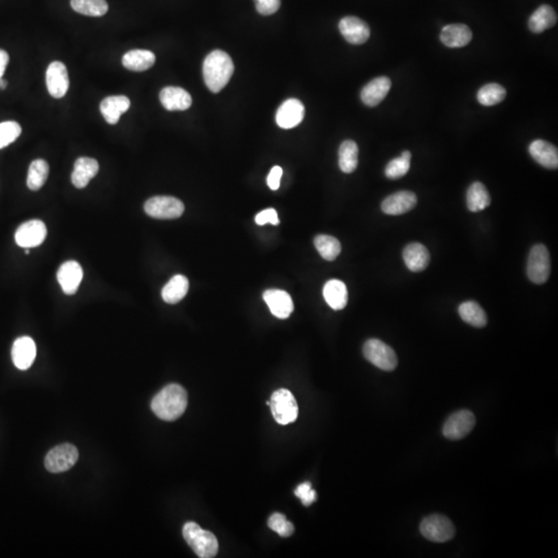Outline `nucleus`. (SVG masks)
<instances>
[{
	"instance_id": "37998d69",
	"label": "nucleus",
	"mask_w": 558,
	"mask_h": 558,
	"mask_svg": "<svg viewBox=\"0 0 558 558\" xmlns=\"http://www.w3.org/2000/svg\"><path fill=\"white\" fill-rule=\"evenodd\" d=\"M283 176V169L281 167L275 166L268 175L267 184L272 191H277L281 186V179Z\"/></svg>"
},
{
	"instance_id": "39448f33",
	"label": "nucleus",
	"mask_w": 558,
	"mask_h": 558,
	"mask_svg": "<svg viewBox=\"0 0 558 558\" xmlns=\"http://www.w3.org/2000/svg\"><path fill=\"white\" fill-rule=\"evenodd\" d=\"M364 357L384 372H393L398 365V359L392 347L380 339L366 341L363 347Z\"/></svg>"
},
{
	"instance_id": "c756f323",
	"label": "nucleus",
	"mask_w": 558,
	"mask_h": 558,
	"mask_svg": "<svg viewBox=\"0 0 558 558\" xmlns=\"http://www.w3.org/2000/svg\"><path fill=\"white\" fill-rule=\"evenodd\" d=\"M490 202L491 199L489 193L483 183L475 182L469 186L466 195L467 208L469 211H482L489 207Z\"/></svg>"
},
{
	"instance_id": "f03ea898",
	"label": "nucleus",
	"mask_w": 558,
	"mask_h": 558,
	"mask_svg": "<svg viewBox=\"0 0 558 558\" xmlns=\"http://www.w3.org/2000/svg\"><path fill=\"white\" fill-rule=\"evenodd\" d=\"M234 74V63L230 55L222 50L208 54L204 61V81L210 92L217 94L226 87Z\"/></svg>"
},
{
	"instance_id": "72a5a7b5",
	"label": "nucleus",
	"mask_w": 558,
	"mask_h": 558,
	"mask_svg": "<svg viewBox=\"0 0 558 558\" xmlns=\"http://www.w3.org/2000/svg\"><path fill=\"white\" fill-rule=\"evenodd\" d=\"M49 176V164L46 160H36L30 164L28 170V186L30 191H36L42 189Z\"/></svg>"
},
{
	"instance_id": "2eb2a0df",
	"label": "nucleus",
	"mask_w": 558,
	"mask_h": 558,
	"mask_svg": "<svg viewBox=\"0 0 558 558\" xmlns=\"http://www.w3.org/2000/svg\"><path fill=\"white\" fill-rule=\"evenodd\" d=\"M339 30L347 42L352 45H362L370 36V28L366 22L353 16L343 18L339 22Z\"/></svg>"
},
{
	"instance_id": "a18cd8bd",
	"label": "nucleus",
	"mask_w": 558,
	"mask_h": 558,
	"mask_svg": "<svg viewBox=\"0 0 558 558\" xmlns=\"http://www.w3.org/2000/svg\"><path fill=\"white\" fill-rule=\"evenodd\" d=\"M8 82L5 79L0 80V89L3 90L7 88Z\"/></svg>"
},
{
	"instance_id": "cd10ccee",
	"label": "nucleus",
	"mask_w": 558,
	"mask_h": 558,
	"mask_svg": "<svg viewBox=\"0 0 558 558\" xmlns=\"http://www.w3.org/2000/svg\"><path fill=\"white\" fill-rule=\"evenodd\" d=\"M155 55L148 50H131L125 53L122 65L125 69L133 72H144L153 67Z\"/></svg>"
},
{
	"instance_id": "c9c22d12",
	"label": "nucleus",
	"mask_w": 558,
	"mask_h": 558,
	"mask_svg": "<svg viewBox=\"0 0 558 558\" xmlns=\"http://www.w3.org/2000/svg\"><path fill=\"white\" fill-rule=\"evenodd\" d=\"M506 92L502 85L490 83L483 86L477 92V102L483 106H495L506 98Z\"/></svg>"
},
{
	"instance_id": "ddd939ff",
	"label": "nucleus",
	"mask_w": 558,
	"mask_h": 558,
	"mask_svg": "<svg viewBox=\"0 0 558 558\" xmlns=\"http://www.w3.org/2000/svg\"><path fill=\"white\" fill-rule=\"evenodd\" d=\"M305 116L304 105L297 98H290L286 100L276 113V123L283 129H293L297 127Z\"/></svg>"
},
{
	"instance_id": "6ab92c4d",
	"label": "nucleus",
	"mask_w": 558,
	"mask_h": 558,
	"mask_svg": "<svg viewBox=\"0 0 558 558\" xmlns=\"http://www.w3.org/2000/svg\"><path fill=\"white\" fill-rule=\"evenodd\" d=\"M528 151L531 158L544 168L552 170L558 168L557 148L549 142L545 140H535L529 145Z\"/></svg>"
},
{
	"instance_id": "20e7f679",
	"label": "nucleus",
	"mask_w": 558,
	"mask_h": 558,
	"mask_svg": "<svg viewBox=\"0 0 558 558\" xmlns=\"http://www.w3.org/2000/svg\"><path fill=\"white\" fill-rule=\"evenodd\" d=\"M269 407L274 419L281 425L293 423L298 418V405L294 395L288 389H279L271 395Z\"/></svg>"
},
{
	"instance_id": "f704fd0d",
	"label": "nucleus",
	"mask_w": 558,
	"mask_h": 558,
	"mask_svg": "<svg viewBox=\"0 0 558 558\" xmlns=\"http://www.w3.org/2000/svg\"><path fill=\"white\" fill-rule=\"evenodd\" d=\"M314 246L326 261H334L341 251V244L335 237L319 235L314 238Z\"/></svg>"
},
{
	"instance_id": "aec40b11",
	"label": "nucleus",
	"mask_w": 558,
	"mask_h": 558,
	"mask_svg": "<svg viewBox=\"0 0 558 558\" xmlns=\"http://www.w3.org/2000/svg\"><path fill=\"white\" fill-rule=\"evenodd\" d=\"M160 100L162 107L168 111H185L193 104L191 94L186 90L172 86L160 92Z\"/></svg>"
},
{
	"instance_id": "0eeeda50",
	"label": "nucleus",
	"mask_w": 558,
	"mask_h": 558,
	"mask_svg": "<svg viewBox=\"0 0 558 558\" xmlns=\"http://www.w3.org/2000/svg\"><path fill=\"white\" fill-rule=\"evenodd\" d=\"M424 537L434 543H444L454 537L455 526L450 519L442 515L426 517L420 525Z\"/></svg>"
},
{
	"instance_id": "a878e982",
	"label": "nucleus",
	"mask_w": 558,
	"mask_h": 558,
	"mask_svg": "<svg viewBox=\"0 0 558 558\" xmlns=\"http://www.w3.org/2000/svg\"><path fill=\"white\" fill-rule=\"evenodd\" d=\"M323 295L327 304L332 310H341L347 306L349 296H347V286L339 279H331L325 285Z\"/></svg>"
},
{
	"instance_id": "9b49d317",
	"label": "nucleus",
	"mask_w": 558,
	"mask_h": 558,
	"mask_svg": "<svg viewBox=\"0 0 558 558\" xmlns=\"http://www.w3.org/2000/svg\"><path fill=\"white\" fill-rule=\"evenodd\" d=\"M47 237L46 224L42 220L34 219L24 222L16 232V242L23 248H32L44 242Z\"/></svg>"
},
{
	"instance_id": "f257e3e1",
	"label": "nucleus",
	"mask_w": 558,
	"mask_h": 558,
	"mask_svg": "<svg viewBox=\"0 0 558 558\" xmlns=\"http://www.w3.org/2000/svg\"><path fill=\"white\" fill-rule=\"evenodd\" d=\"M187 407V393L180 385L164 387L152 399L151 409L156 417L164 421H175L184 414Z\"/></svg>"
},
{
	"instance_id": "6e6552de",
	"label": "nucleus",
	"mask_w": 558,
	"mask_h": 558,
	"mask_svg": "<svg viewBox=\"0 0 558 558\" xmlns=\"http://www.w3.org/2000/svg\"><path fill=\"white\" fill-rule=\"evenodd\" d=\"M147 215L158 219H175L180 217L184 212V205L180 200L174 197H153L144 205Z\"/></svg>"
},
{
	"instance_id": "393cba45",
	"label": "nucleus",
	"mask_w": 558,
	"mask_h": 558,
	"mask_svg": "<svg viewBox=\"0 0 558 558\" xmlns=\"http://www.w3.org/2000/svg\"><path fill=\"white\" fill-rule=\"evenodd\" d=\"M403 259L411 272H421L429 265V251L423 244L411 243L403 250Z\"/></svg>"
},
{
	"instance_id": "7c9ffc66",
	"label": "nucleus",
	"mask_w": 558,
	"mask_h": 558,
	"mask_svg": "<svg viewBox=\"0 0 558 558\" xmlns=\"http://www.w3.org/2000/svg\"><path fill=\"white\" fill-rule=\"evenodd\" d=\"M358 154H359V148H358L356 142L352 140H347L343 142L341 147H339V168L345 174H351L358 167Z\"/></svg>"
},
{
	"instance_id": "f8f14e48",
	"label": "nucleus",
	"mask_w": 558,
	"mask_h": 558,
	"mask_svg": "<svg viewBox=\"0 0 558 558\" xmlns=\"http://www.w3.org/2000/svg\"><path fill=\"white\" fill-rule=\"evenodd\" d=\"M46 83L49 94L52 98H63L69 87L67 67L61 61L51 63L47 69Z\"/></svg>"
},
{
	"instance_id": "412c9836",
	"label": "nucleus",
	"mask_w": 558,
	"mask_h": 558,
	"mask_svg": "<svg viewBox=\"0 0 558 558\" xmlns=\"http://www.w3.org/2000/svg\"><path fill=\"white\" fill-rule=\"evenodd\" d=\"M391 89V81L387 77H378L364 86L361 100L367 107H376L386 98Z\"/></svg>"
},
{
	"instance_id": "2f4dec72",
	"label": "nucleus",
	"mask_w": 558,
	"mask_h": 558,
	"mask_svg": "<svg viewBox=\"0 0 558 558\" xmlns=\"http://www.w3.org/2000/svg\"><path fill=\"white\" fill-rule=\"evenodd\" d=\"M458 312L460 318L471 326L483 328L487 325L486 312L477 302L467 301L460 304Z\"/></svg>"
},
{
	"instance_id": "a19ab883",
	"label": "nucleus",
	"mask_w": 558,
	"mask_h": 558,
	"mask_svg": "<svg viewBox=\"0 0 558 558\" xmlns=\"http://www.w3.org/2000/svg\"><path fill=\"white\" fill-rule=\"evenodd\" d=\"M255 3L257 11L263 16L273 15L281 8V0H255Z\"/></svg>"
},
{
	"instance_id": "4c0bfd02",
	"label": "nucleus",
	"mask_w": 558,
	"mask_h": 558,
	"mask_svg": "<svg viewBox=\"0 0 558 558\" xmlns=\"http://www.w3.org/2000/svg\"><path fill=\"white\" fill-rule=\"evenodd\" d=\"M22 129L15 121L0 123V149L14 143L21 135Z\"/></svg>"
},
{
	"instance_id": "bb28decb",
	"label": "nucleus",
	"mask_w": 558,
	"mask_h": 558,
	"mask_svg": "<svg viewBox=\"0 0 558 558\" xmlns=\"http://www.w3.org/2000/svg\"><path fill=\"white\" fill-rule=\"evenodd\" d=\"M557 23V15L553 8L543 5L535 10L528 20V28L533 34H541Z\"/></svg>"
},
{
	"instance_id": "c85d7f7f",
	"label": "nucleus",
	"mask_w": 558,
	"mask_h": 558,
	"mask_svg": "<svg viewBox=\"0 0 558 558\" xmlns=\"http://www.w3.org/2000/svg\"><path fill=\"white\" fill-rule=\"evenodd\" d=\"M189 288V279L184 275L173 276L162 289V299L166 303H178L186 296Z\"/></svg>"
},
{
	"instance_id": "f3484780",
	"label": "nucleus",
	"mask_w": 558,
	"mask_h": 558,
	"mask_svg": "<svg viewBox=\"0 0 558 558\" xmlns=\"http://www.w3.org/2000/svg\"><path fill=\"white\" fill-rule=\"evenodd\" d=\"M36 357V345L34 339L28 336L16 339L12 349V359L18 369L28 370L32 367Z\"/></svg>"
},
{
	"instance_id": "423d86ee",
	"label": "nucleus",
	"mask_w": 558,
	"mask_h": 558,
	"mask_svg": "<svg viewBox=\"0 0 558 558\" xmlns=\"http://www.w3.org/2000/svg\"><path fill=\"white\" fill-rule=\"evenodd\" d=\"M551 272V259L547 247L537 244L531 248L527 261V276L535 285H543Z\"/></svg>"
},
{
	"instance_id": "ea45409f",
	"label": "nucleus",
	"mask_w": 558,
	"mask_h": 558,
	"mask_svg": "<svg viewBox=\"0 0 558 558\" xmlns=\"http://www.w3.org/2000/svg\"><path fill=\"white\" fill-rule=\"evenodd\" d=\"M295 495L300 498L302 504L306 506H310L316 500V492L312 489V484L310 482L300 484L295 489Z\"/></svg>"
},
{
	"instance_id": "4468645a",
	"label": "nucleus",
	"mask_w": 558,
	"mask_h": 558,
	"mask_svg": "<svg viewBox=\"0 0 558 558\" xmlns=\"http://www.w3.org/2000/svg\"><path fill=\"white\" fill-rule=\"evenodd\" d=\"M82 279H83V269L78 261H65L57 272V281L63 293L67 295H74L78 291Z\"/></svg>"
},
{
	"instance_id": "79ce46f5",
	"label": "nucleus",
	"mask_w": 558,
	"mask_h": 558,
	"mask_svg": "<svg viewBox=\"0 0 558 558\" xmlns=\"http://www.w3.org/2000/svg\"><path fill=\"white\" fill-rule=\"evenodd\" d=\"M255 222L259 226H264L266 224H271L273 226H277L279 224V219H278L277 212H276L275 209L273 208H270V209L264 210V211L259 212L257 213V215L255 216Z\"/></svg>"
},
{
	"instance_id": "7ed1b4c3",
	"label": "nucleus",
	"mask_w": 558,
	"mask_h": 558,
	"mask_svg": "<svg viewBox=\"0 0 558 558\" xmlns=\"http://www.w3.org/2000/svg\"><path fill=\"white\" fill-rule=\"evenodd\" d=\"M182 533L186 543L199 557H215L218 552V541L213 533L205 530L195 522L185 523Z\"/></svg>"
},
{
	"instance_id": "dca6fc26",
	"label": "nucleus",
	"mask_w": 558,
	"mask_h": 558,
	"mask_svg": "<svg viewBox=\"0 0 558 558\" xmlns=\"http://www.w3.org/2000/svg\"><path fill=\"white\" fill-rule=\"evenodd\" d=\"M417 202V195L411 191H398L383 201L382 210L388 215H401L413 210Z\"/></svg>"
},
{
	"instance_id": "473e14b6",
	"label": "nucleus",
	"mask_w": 558,
	"mask_h": 558,
	"mask_svg": "<svg viewBox=\"0 0 558 558\" xmlns=\"http://www.w3.org/2000/svg\"><path fill=\"white\" fill-rule=\"evenodd\" d=\"M74 11L89 17H102L109 10L106 0H71Z\"/></svg>"
},
{
	"instance_id": "b1692460",
	"label": "nucleus",
	"mask_w": 558,
	"mask_h": 558,
	"mask_svg": "<svg viewBox=\"0 0 558 558\" xmlns=\"http://www.w3.org/2000/svg\"><path fill=\"white\" fill-rule=\"evenodd\" d=\"M131 107V100L125 96H108L100 103V112L109 125H116L121 115Z\"/></svg>"
},
{
	"instance_id": "1a4fd4ad",
	"label": "nucleus",
	"mask_w": 558,
	"mask_h": 558,
	"mask_svg": "<svg viewBox=\"0 0 558 558\" xmlns=\"http://www.w3.org/2000/svg\"><path fill=\"white\" fill-rule=\"evenodd\" d=\"M78 459L79 451L74 444H59L47 454L45 458V467L50 473H65L77 463Z\"/></svg>"
},
{
	"instance_id": "9d476101",
	"label": "nucleus",
	"mask_w": 558,
	"mask_h": 558,
	"mask_svg": "<svg viewBox=\"0 0 558 558\" xmlns=\"http://www.w3.org/2000/svg\"><path fill=\"white\" fill-rule=\"evenodd\" d=\"M475 425V417L471 411L462 409L453 414L442 428L444 438L459 440L471 433Z\"/></svg>"
},
{
	"instance_id": "c03bdc74",
	"label": "nucleus",
	"mask_w": 558,
	"mask_h": 558,
	"mask_svg": "<svg viewBox=\"0 0 558 558\" xmlns=\"http://www.w3.org/2000/svg\"><path fill=\"white\" fill-rule=\"evenodd\" d=\"M9 61L10 57L8 52L0 49V80L3 79V75H5L6 69L9 65Z\"/></svg>"
},
{
	"instance_id": "a211bd4d",
	"label": "nucleus",
	"mask_w": 558,
	"mask_h": 558,
	"mask_svg": "<svg viewBox=\"0 0 558 558\" xmlns=\"http://www.w3.org/2000/svg\"><path fill=\"white\" fill-rule=\"evenodd\" d=\"M263 298L269 306L270 312L276 318L285 320L293 312V300L287 292L281 290H268L264 293Z\"/></svg>"
},
{
	"instance_id": "e433bc0d",
	"label": "nucleus",
	"mask_w": 558,
	"mask_h": 558,
	"mask_svg": "<svg viewBox=\"0 0 558 558\" xmlns=\"http://www.w3.org/2000/svg\"><path fill=\"white\" fill-rule=\"evenodd\" d=\"M411 153L409 151H403L400 158L391 160L386 167L385 174L389 179H399L409 173L411 168Z\"/></svg>"
},
{
	"instance_id": "5701e85b",
	"label": "nucleus",
	"mask_w": 558,
	"mask_h": 558,
	"mask_svg": "<svg viewBox=\"0 0 558 558\" xmlns=\"http://www.w3.org/2000/svg\"><path fill=\"white\" fill-rule=\"evenodd\" d=\"M100 170L98 160L90 158H79L76 160L74 172L72 174V182L77 189L87 186L94 177Z\"/></svg>"
},
{
	"instance_id": "4be33fe9",
	"label": "nucleus",
	"mask_w": 558,
	"mask_h": 558,
	"mask_svg": "<svg viewBox=\"0 0 558 558\" xmlns=\"http://www.w3.org/2000/svg\"><path fill=\"white\" fill-rule=\"evenodd\" d=\"M473 39L471 28L465 24H450L440 32V41L449 48H462Z\"/></svg>"
},
{
	"instance_id": "58836bf2",
	"label": "nucleus",
	"mask_w": 558,
	"mask_h": 558,
	"mask_svg": "<svg viewBox=\"0 0 558 558\" xmlns=\"http://www.w3.org/2000/svg\"><path fill=\"white\" fill-rule=\"evenodd\" d=\"M268 526L283 537H288L293 535L295 527L293 523L290 522L285 515L281 513H274L268 521Z\"/></svg>"
}]
</instances>
